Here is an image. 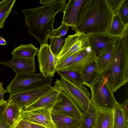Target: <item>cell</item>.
<instances>
[{"instance_id": "obj_2", "label": "cell", "mask_w": 128, "mask_h": 128, "mask_svg": "<svg viewBox=\"0 0 128 128\" xmlns=\"http://www.w3.org/2000/svg\"><path fill=\"white\" fill-rule=\"evenodd\" d=\"M66 2L56 0L40 7L22 10L25 24L28 28V32L37 39L40 45L47 44L48 37L54 30L55 16L58 12L64 10Z\"/></svg>"}, {"instance_id": "obj_23", "label": "cell", "mask_w": 128, "mask_h": 128, "mask_svg": "<svg viewBox=\"0 0 128 128\" xmlns=\"http://www.w3.org/2000/svg\"><path fill=\"white\" fill-rule=\"evenodd\" d=\"M38 50L32 43L24 45L21 44L19 46L14 48L12 54L16 57L32 59L35 58Z\"/></svg>"}, {"instance_id": "obj_1", "label": "cell", "mask_w": 128, "mask_h": 128, "mask_svg": "<svg viewBox=\"0 0 128 128\" xmlns=\"http://www.w3.org/2000/svg\"><path fill=\"white\" fill-rule=\"evenodd\" d=\"M113 16L106 0H84L78 13L74 30L86 36L107 34Z\"/></svg>"}, {"instance_id": "obj_27", "label": "cell", "mask_w": 128, "mask_h": 128, "mask_svg": "<svg viewBox=\"0 0 128 128\" xmlns=\"http://www.w3.org/2000/svg\"><path fill=\"white\" fill-rule=\"evenodd\" d=\"M56 71L61 76L75 83L83 84V80L81 73L80 72L69 70H58Z\"/></svg>"}, {"instance_id": "obj_28", "label": "cell", "mask_w": 128, "mask_h": 128, "mask_svg": "<svg viewBox=\"0 0 128 128\" xmlns=\"http://www.w3.org/2000/svg\"><path fill=\"white\" fill-rule=\"evenodd\" d=\"M49 39L50 40V50L52 54L56 57L63 47L64 40L61 37H52Z\"/></svg>"}, {"instance_id": "obj_21", "label": "cell", "mask_w": 128, "mask_h": 128, "mask_svg": "<svg viewBox=\"0 0 128 128\" xmlns=\"http://www.w3.org/2000/svg\"><path fill=\"white\" fill-rule=\"evenodd\" d=\"M113 121L112 110H98L94 128H112Z\"/></svg>"}, {"instance_id": "obj_40", "label": "cell", "mask_w": 128, "mask_h": 128, "mask_svg": "<svg viewBox=\"0 0 128 128\" xmlns=\"http://www.w3.org/2000/svg\"><path fill=\"white\" fill-rule=\"evenodd\" d=\"M10 128H16V127H15L13 126V127H11Z\"/></svg>"}, {"instance_id": "obj_36", "label": "cell", "mask_w": 128, "mask_h": 128, "mask_svg": "<svg viewBox=\"0 0 128 128\" xmlns=\"http://www.w3.org/2000/svg\"><path fill=\"white\" fill-rule=\"evenodd\" d=\"M3 84L0 83V102L4 100V94L7 91L2 87Z\"/></svg>"}, {"instance_id": "obj_13", "label": "cell", "mask_w": 128, "mask_h": 128, "mask_svg": "<svg viewBox=\"0 0 128 128\" xmlns=\"http://www.w3.org/2000/svg\"><path fill=\"white\" fill-rule=\"evenodd\" d=\"M86 36L89 46L96 53L97 56L102 50L115 44L120 38L107 34H90Z\"/></svg>"}, {"instance_id": "obj_32", "label": "cell", "mask_w": 128, "mask_h": 128, "mask_svg": "<svg viewBox=\"0 0 128 128\" xmlns=\"http://www.w3.org/2000/svg\"><path fill=\"white\" fill-rule=\"evenodd\" d=\"M80 51L74 54L65 59L58 61L56 67V71L60 70L69 64L76 57Z\"/></svg>"}, {"instance_id": "obj_29", "label": "cell", "mask_w": 128, "mask_h": 128, "mask_svg": "<svg viewBox=\"0 0 128 128\" xmlns=\"http://www.w3.org/2000/svg\"><path fill=\"white\" fill-rule=\"evenodd\" d=\"M118 15L122 21L128 24V0H124L118 10Z\"/></svg>"}, {"instance_id": "obj_37", "label": "cell", "mask_w": 128, "mask_h": 128, "mask_svg": "<svg viewBox=\"0 0 128 128\" xmlns=\"http://www.w3.org/2000/svg\"><path fill=\"white\" fill-rule=\"evenodd\" d=\"M56 0H40V3L41 4H48L51 3Z\"/></svg>"}, {"instance_id": "obj_7", "label": "cell", "mask_w": 128, "mask_h": 128, "mask_svg": "<svg viewBox=\"0 0 128 128\" xmlns=\"http://www.w3.org/2000/svg\"><path fill=\"white\" fill-rule=\"evenodd\" d=\"M89 47L86 36L76 32L74 34L65 38L63 47L56 58L58 61L62 60Z\"/></svg>"}, {"instance_id": "obj_11", "label": "cell", "mask_w": 128, "mask_h": 128, "mask_svg": "<svg viewBox=\"0 0 128 128\" xmlns=\"http://www.w3.org/2000/svg\"><path fill=\"white\" fill-rule=\"evenodd\" d=\"M52 110L43 108L29 111L22 110L20 119L46 128H55L52 118Z\"/></svg>"}, {"instance_id": "obj_33", "label": "cell", "mask_w": 128, "mask_h": 128, "mask_svg": "<svg viewBox=\"0 0 128 128\" xmlns=\"http://www.w3.org/2000/svg\"><path fill=\"white\" fill-rule=\"evenodd\" d=\"M11 127L7 121L4 112L0 116V128H10Z\"/></svg>"}, {"instance_id": "obj_16", "label": "cell", "mask_w": 128, "mask_h": 128, "mask_svg": "<svg viewBox=\"0 0 128 128\" xmlns=\"http://www.w3.org/2000/svg\"><path fill=\"white\" fill-rule=\"evenodd\" d=\"M84 0H70L63 11L62 22L71 26L75 30L78 13Z\"/></svg>"}, {"instance_id": "obj_25", "label": "cell", "mask_w": 128, "mask_h": 128, "mask_svg": "<svg viewBox=\"0 0 128 128\" xmlns=\"http://www.w3.org/2000/svg\"><path fill=\"white\" fill-rule=\"evenodd\" d=\"M98 110L91 102L88 110L82 116L81 128H94Z\"/></svg>"}, {"instance_id": "obj_35", "label": "cell", "mask_w": 128, "mask_h": 128, "mask_svg": "<svg viewBox=\"0 0 128 128\" xmlns=\"http://www.w3.org/2000/svg\"><path fill=\"white\" fill-rule=\"evenodd\" d=\"M8 104V101L4 100L0 102V116L4 112Z\"/></svg>"}, {"instance_id": "obj_22", "label": "cell", "mask_w": 128, "mask_h": 128, "mask_svg": "<svg viewBox=\"0 0 128 128\" xmlns=\"http://www.w3.org/2000/svg\"><path fill=\"white\" fill-rule=\"evenodd\" d=\"M115 45L106 47L97 56L96 61L102 73L106 72L110 64Z\"/></svg>"}, {"instance_id": "obj_26", "label": "cell", "mask_w": 128, "mask_h": 128, "mask_svg": "<svg viewBox=\"0 0 128 128\" xmlns=\"http://www.w3.org/2000/svg\"><path fill=\"white\" fill-rule=\"evenodd\" d=\"M16 0H4L0 2V29L4 27L6 19L14 7Z\"/></svg>"}, {"instance_id": "obj_15", "label": "cell", "mask_w": 128, "mask_h": 128, "mask_svg": "<svg viewBox=\"0 0 128 128\" xmlns=\"http://www.w3.org/2000/svg\"><path fill=\"white\" fill-rule=\"evenodd\" d=\"M113 121L112 128H128V100L122 104L116 101L112 110Z\"/></svg>"}, {"instance_id": "obj_3", "label": "cell", "mask_w": 128, "mask_h": 128, "mask_svg": "<svg viewBox=\"0 0 128 128\" xmlns=\"http://www.w3.org/2000/svg\"><path fill=\"white\" fill-rule=\"evenodd\" d=\"M104 73L106 83L113 93L128 83V30L114 45L110 63Z\"/></svg>"}, {"instance_id": "obj_31", "label": "cell", "mask_w": 128, "mask_h": 128, "mask_svg": "<svg viewBox=\"0 0 128 128\" xmlns=\"http://www.w3.org/2000/svg\"><path fill=\"white\" fill-rule=\"evenodd\" d=\"M124 0H106L113 16L118 14L120 6Z\"/></svg>"}, {"instance_id": "obj_6", "label": "cell", "mask_w": 128, "mask_h": 128, "mask_svg": "<svg viewBox=\"0 0 128 128\" xmlns=\"http://www.w3.org/2000/svg\"><path fill=\"white\" fill-rule=\"evenodd\" d=\"M52 80L41 73L16 74L6 89L10 94L31 90L50 85Z\"/></svg>"}, {"instance_id": "obj_34", "label": "cell", "mask_w": 128, "mask_h": 128, "mask_svg": "<svg viewBox=\"0 0 128 128\" xmlns=\"http://www.w3.org/2000/svg\"><path fill=\"white\" fill-rule=\"evenodd\" d=\"M14 126L16 128H32L28 122L21 119Z\"/></svg>"}, {"instance_id": "obj_14", "label": "cell", "mask_w": 128, "mask_h": 128, "mask_svg": "<svg viewBox=\"0 0 128 128\" xmlns=\"http://www.w3.org/2000/svg\"><path fill=\"white\" fill-rule=\"evenodd\" d=\"M0 64L11 68L16 74L33 73L36 71L35 58L28 59L13 56L9 61L0 62Z\"/></svg>"}, {"instance_id": "obj_9", "label": "cell", "mask_w": 128, "mask_h": 128, "mask_svg": "<svg viewBox=\"0 0 128 128\" xmlns=\"http://www.w3.org/2000/svg\"><path fill=\"white\" fill-rule=\"evenodd\" d=\"M52 111L81 120L83 114L73 100L60 91Z\"/></svg>"}, {"instance_id": "obj_12", "label": "cell", "mask_w": 128, "mask_h": 128, "mask_svg": "<svg viewBox=\"0 0 128 128\" xmlns=\"http://www.w3.org/2000/svg\"><path fill=\"white\" fill-rule=\"evenodd\" d=\"M96 53L89 47L80 51L71 62L58 70H71L81 73L87 66L96 61Z\"/></svg>"}, {"instance_id": "obj_10", "label": "cell", "mask_w": 128, "mask_h": 128, "mask_svg": "<svg viewBox=\"0 0 128 128\" xmlns=\"http://www.w3.org/2000/svg\"><path fill=\"white\" fill-rule=\"evenodd\" d=\"M53 88L50 85H46L34 89L10 94L7 101L20 105L23 108L33 103Z\"/></svg>"}, {"instance_id": "obj_5", "label": "cell", "mask_w": 128, "mask_h": 128, "mask_svg": "<svg viewBox=\"0 0 128 128\" xmlns=\"http://www.w3.org/2000/svg\"><path fill=\"white\" fill-rule=\"evenodd\" d=\"M107 80L106 74L102 73L89 87L91 91L90 101L98 110H112L116 101L106 83Z\"/></svg>"}, {"instance_id": "obj_18", "label": "cell", "mask_w": 128, "mask_h": 128, "mask_svg": "<svg viewBox=\"0 0 128 128\" xmlns=\"http://www.w3.org/2000/svg\"><path fill=\"white\" fill-rule=\"evenodd\" d=\"M51 116L56 128H80L81 120L51 111Z\"/></svg>"}, {"instance_id": "obj_39", "label": "cell", "mask_w": 128, "mask_h": 128, "mask_svg": "<svg viewBox=\"0 0 128 128\" xmlns=\"http://www.w3.org/2000/svg\"><path fill=\"white\" fill-rule=\"evenodd\" d=\"M7 44V43L6 40L0 36V45L5 46Z\"/></svg>"}, {"instance_id": "obj_20", "label": "cell", "mask_w": 128, "mask_h": 128, "mask_svg": "<svg viewBox=\"0 0 128 128\" xmlns=\"http://www.w3.org/2000/svg\"><path fill=\"white\" fill-rule=\"evenodd\" d=\"M23 109V106L20 105L14 102H8L4 113L11 127L14 126L20 119Z\"/></svg>"}, {"instance_id": "obj_17", "label": "cell", "mask_w": 128, "mask_h": 128, "mask_svg": "<svg viewBox=\"0 0 128 128\" xmlns=\"http://www.w3.org/2000/svg\"><path fill=\"white\" fill-rule=\"evenodd\" d=\"M60 91L53 88L33 103L23 108V110L29 111L45 108H52L56 101Z\"/></svg>"}, {"instance_id": "obj_41", "label": "cell", "mask_w": 128, "mask_h": 128, "mask_svg": "<svg viewBox=\"0 0 128 128\" xmlns=\"http://www.w3.org/2000/svg\"><path fill=\"white\" fill-rule=\"evenodd\" d=\"M80 128H81V127H80Z\"/></svg>"}, {"instance_id": "obj_30", "label": "cell", "mask_w": 128, "mask_h": 128, "mask_svg": "<svg viewBox=\"0 0 128 128\" xmlns=\"http://www.w3.org/2000/svg\"><path fill=\"white\" fill-rule=\"evenodd\" d=\"M70 26L62 22L60 26L58 28L54 29L51 34L48 36V39L54 37H61L65 35Z\"/></svg>"}, {"instance_id": "obj_4", "label": "cell", "mask_w": 128, "mask_h": 128, "mask_svg": "<svg viewBox=\"0 0 128 128\" xmlns=\"http://www.w3.org/2000/svg\"><path fill=\"white\" fill-rule=\"evenodd\" d=\"M71 99L83 114L88 110L91 102V93L84 85L77 84L61 76L54 86Z\"/></svg>"}, {"instance_id": "obj_8", "label": "cell", "mask_w": 128, "mask_h": 128, "mask_svg": "<svg viewBox=\"0 0 128 128\" xmlns=\"http://www.w3.org/2000/svg\"><path fill=\"white\" fill-rule=\"evenodd\" d=\"M37 55L40 73L45 77H53L58 60L50 51V45L45 43L40 45Z\"/></svg>"}, {"instance_id": "obj_38", "label": "cell", "mask_w": 128, "mask_h": 128, "mask_svg": "<svg viewBox=\"0 0 128 128\" xmlns=\"http://www.w3.org/2000/svg\"><path fill=\"white\" fill-rule=\"evenodd\" d=\"M32 128H46L38 124L28 122Z\"/></svg>"}, {"instance_id": "obj_24", "label": "cell", "mask_w": 128, "mask_h": 128, "mask_svg": "<svg viewBox=\"0 0 128 128\" xmlns=\"http://www.w3.org/2000/svg\"><path fill=\"white\" fill-rule=\"evenodd\" d=\"M128 24L122 22L118 14L113 16L107 34L113 36L122 38L128 30Z\"/></svg>"}, {"instance_id": "obj_19", "label": "cell", "mask_w": 128, "mask_h": 128, "mask_svg": "<svg viewBox=\"0 0 128 128\" xmlns=\"http://www.w3.org/2000/svg\"><path fill=\"white\" fill-rule=\"evenodd\" d=\"M102 73L96 60L93 62L85 68L81 73L83 84L89 88Z\"/></svg>"}]
</instances>
